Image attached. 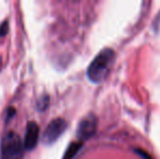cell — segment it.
<instances>
[{
    "mask_svg": "<svg viewBox=\"0 0 160 159\" xmlns=\"http://www.w3.org/2000/svg\"><path fill=\"white\" fill-rule=\"evenodd\" d=\"M116 53L111 48H105L94 58L87 69V77L93 83L102 82L110 73Z\"/></svg>",
    "mask_w": 160,
    "mask_h": 159,
    "instance_id": "obj_1",
    "label": "cell"
},
{
    "mask_svg": "<svg viewBox=\"0 0 160 159\" xmlns=\"http://www.w3.org/2000/svg\"><path fill=\"white\" fill-rule=\"evenodd\" d=\"M24 145L21 137L15 132L4 134L0 144V159H22Z\"/></svg>",
    "mask_w": 160,
    "mask_h": 159,
    "instance_id": "obj_2",
    "label": "cell"
},
{
    "mask_svg": "<svg viewBox=\"0 0 160 159\" xmlns=\"http://www.w3.org/2000/svg\"><path fill=\"white\" fill-rule=\"evenodd\" d=\"M68 127L67 121L62 118H56L47 125L44 134H42V141L45 144L50 145L55 143L60 136L63 134Z\"/></svg>",
    "mask_w": 160,
    "mask_h": 159,
    "instance_id": "obj_3",
    "label": "cell"
},
{
    "mask_svg": "<svg viewBox=\"0 0 160 159\" xmlns=\"http://www.w3.org/2000/svg\"><path fill=\"white\" fill-rule=\"evenodd\" d=\"M97 129V118L94 115H88L87 117H85L84 119L80 122L78 127V132H76V136L78 140L81 141V143L83 141L88 140L89 137L95 134Z\"/></svg>",
    "mask_w": 160,
    "mask_h": 159,
    "instance_id": "obj_4",
    "label": "cell"
},
{
    "mask_svg": "<svg viewBox=\"0 0 160 159\" xmlns=\"http://www.w3.org/2000/svg\"><path fill=\"white\" fill-rule=\"evenodd\" d=\"M38 137H39V127L35 121H30L26 127L25 137H24V148L26 151H32L37 145Z\"/></svg>",
    "mask_w": 160,
    "mask_h": 159,
    "instance_id": "obj_5",
    "label": "cell"
},
{
    "mask_svg": "<svg viewBox=\"0 0 160 159\" xmlns=\"http://www.w3.org/2000/svg\"><path fill=\"white\" fill-rule=\"evenodd\" d=\"M82 147V143L81 142H74L72 144H70V146L68 147L67 152H65L63 159H73L74 156L78 153V151Z\"/></svg>",
    "mask_w": 160,
    "mask_h": 159,
    "instance_id": "obj_6",
    "label": "cell"
},
{
    "mask_svg": "<svg viewBox=\"0 0 160 159\" xmlns=\"http://www.w3.org/2000/svg\"><path fill=\"white\" fill-rule=\"evenodd\" d=\"M48 105H49V96L48 95H42V97L38 98V100H37L38 110L44 111L45 109L48 107Z\"/></svg>",
    "mask_w": 160,
    "mask_h": 159,
    "instance_id": "obj_7",
    "label": "cell"
},
{
    "mask_svg": "<svg viewBox=\"0 0 160 159\" xmlns=\"http://www.w3.org/2000/svg\"><path fill=\"white\" fill-rule=\"evenodd\" d=\"M8 30H9V27H8V22L7 21H4L3 23L0 25V36H4V35L8 33Z\"/></svg>",
    "mask_w": 160,
    "mask_h": 159,
    "instance_id": "obj_8",
    "label": "cell"
},
{
    "mask_svg": "<svg viewBox=\"0 0 160 159\" xmlns=\"http://www.w3.org/2000/svg\"><path fill=\"white\" fill-rule=\"evenodd\" d=\"M135 152H136L137 154H138L139 156H141L143 159H152L150 158V156L148 155L146 152H144V151H142V149H135Z\"/></svg>",
    "mask_w": 160,
    "mask_h": 159,
    "instance_id": "obj_9",
    "label": "cell"
},
{
    "mask_svg": "<svg viewBox=\"0 0 160 159\" xmlns=\"http://www.w3.org/2000/svg\"><path fill=\"white\" fill-rule=\"evenodd\" d=\"M1 67H2V59H1V57H0V70H1Z\"/></svg>",
    "mask_w": 160,
    "mask_h": 159,
    "instance_id": "obj_10",
    "label": "cell"
}]
</instances>
